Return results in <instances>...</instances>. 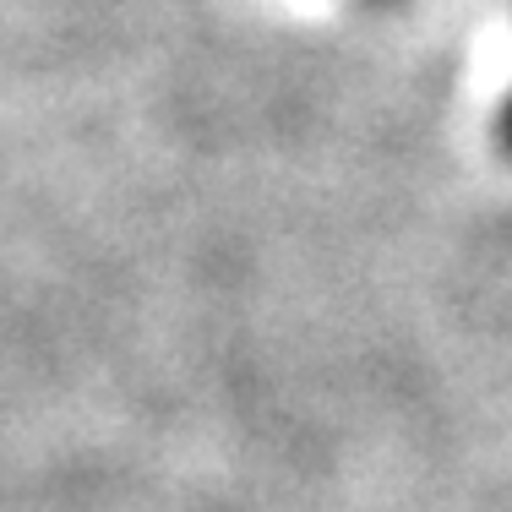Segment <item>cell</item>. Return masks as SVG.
<instances>
[{"instance_id":"6da1fadb","label":"cell","mask_w":512,"mask_h":512,"mask_svg":"<svg viewBox=\"0 0 512 512\" xmlns=\"http://www.w3.org/2000/svg\"><path fill=\"white\" fill-rule=\"evenodd\" d=\"M496 142H502V153L512 158V88L502 93V109H496Z\"/></svg>"}]
</instances>
